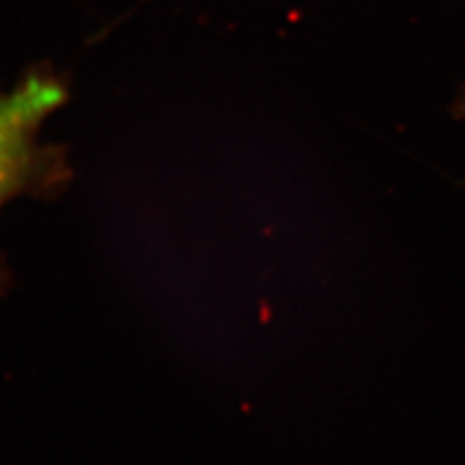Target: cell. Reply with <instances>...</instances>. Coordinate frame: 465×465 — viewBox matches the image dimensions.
Returning <instances> with one entry per match:
<instances>
[{
  "label": "cell",
  "instance_id": "1",
  "mask_svg": "<svg viewBox=\"0 0 465 465\" xmlns=\"http://www.w3.org/2000/svg\"><path fill=\"white\" fill-rule=\"evenodd\" d=\"M64 84L49 74L25 76L0 90V206L24 193L47 167L39 136L49 116L64 105Z\"/></svg>",
  "mask_w": 465,
  "mask_h": 465
}]
</instances>
